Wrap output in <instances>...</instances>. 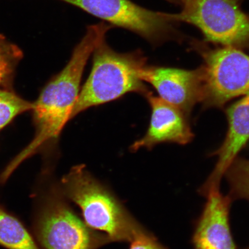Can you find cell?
Here are the masks:
<instances>
[{"mask_svg":"<svg viewBox=\"0 0 249 249\" xmlns=\"http://www.w3.org/2000/svg\"><path fill=\"white\" fill-rule=\"evenodd\" d=\"M145 97L151 108L150 124L144 136L130 147L133 151L142 148H151L162 142L184 145L191 141L194 134L184 113L150 92Z\"/></svg>","mask_w":249,"mask_h":249,"instance_id":"obj_10","label":"cell"},{"mask_svg":"<svg viewBox=\"0 0 249 249\" xmlns=\"http://www.w3.org/2000/svg\"><path fill=\"white\" fill-rule=\"evenodd\" d=\"M33 231L42 249H98L111 242L77 215L58 185L39 196Z\"/></svg>","mask_w":249,"mask_h":249,"instance_id":"obj_4","label":"cell"},{"mask_svg":"<svg viewBox=\"0 0 249 249\" xmlns=\"http://www.w3.org/2000/svg\"><path fill=\"white\" fill-rule=\"evenodd\" d=\"M178 5L179 13L169 19L194 25L211 42L226 46L249 45V15L234 0H167Z\"/></svg>","mask_w":249,"mask_h":249,"instance_id":"obj_5","label":"cell"},{"mask_svg":"<svg viewBox=\"0 0 249 249\" xmlns=\"http://www.w3.org/2000/svg\"><path fill=\"white\" fill-rule=\"evenodd\" d=\"M0 246L7 249H42L22 222L1 204Z\"/></svg>","mask_w":249,"mask_h":249,"instance_id":"obj_12","label":"cell"},{"mask_svg":"<svg viewBox=\"0 0 249 249\" xmlns=\"http://www.w3.org/2000/svg\"><path fill=\"white\" fill-rule=\"evenodd\" d=\"M140 76L143 82L157 90L161 99L183 113L188 114L197 103L202 102L200 68L189 71L145 65Z\"/></svg>","mask_w":249,"mask_h":249,"instance_id":"obj_9","label":"cell"},{"mask_svg":"<svg viewBox=\"0 0 249 249\" xmlns=\"http://www.w3.org/2000/svg\"><path fill=\"white\" fill-rule=\"evenodd\" d=\"M249 249V247L248 248H247V249Z\"/></svg>","mask_w":249,"mask_h":249,"instance_id":"obj_17","label":"cell"},{"mask_svg":"<svg viewBox=\"0 0 249 249\" xmlns=\"http://www.w3.org/2000/svg\"><path fill=\"white\" fill-rule=\"evenodd\" d=\"M229 130L223 144L215 152L218 159L208 184L220 185V180L239 152L249 140V93L227 110Z\"/></svg>","mask_w":249,"mask_h":249,"instance_id":"obj_11","label":"cell"},{"mask_svg":"<svg viewBox=\"0 0 249 249\" xmlns=\"http://www.w3.org/2000/svg\"><path fill=\"white\" fill-rule=\"evenodd\" d=\"M58 186L65 198L80 207L87 225L111 242H130L144 229L83 165L73 167Z\"/></svg>","mask_w":249,"mask_h":249,"instance_id":"obj_2","label":"cell"},{"mask_svg":"<svg viewBox=\"0 0 249 249\" xmlns=\"http://www.w3.org/2000/svg\"><path fill=\"white\" fill-rule=\"evenodd\" d=\"M130 244L129 249H167L145 229L138 233Z\"/></svg>","mask_w":249,"mask_h":249,"instance_id":"obj_16","label":"cell"},{"mask_svg":"<svg viewBox=\"0 0 249 249\" xmlns=\"http://www.w3.org/2000/svg\"><path fill=\"white\" fill-rule=\"evenodd\" d=\"M107 21L114 27L132 31L152 44L166 39L173 23L167 14L140 7L130 0H60Z\"/></svg>","mask_w":249,"mask_h":249,"instance_id":"obj_7","label":"cell"},{"mask_svg":"<svg viewBox=\"0 0 249 249\" xmlns=\"http://www.w3.org/2000/svg\"><path fill=\"white\" fill-rule=\"evenodd\" d=\"M113 27L105 21L87 27L85 36L74 48L66 66L43 87L31 110L35 136L2 171L0 174L2 179L7 180L23 161L58 139L65 124L71 120L87 62Z\"/></svg>","mask_w":249,"mask_h":249,"instance_id":"obj_1","label":"cell"},{"mask_svg":"<svg viewBox=\"0 0 249 249\" xmlns=\"http://www.w3.org/2000/svg\"><path fill=\"white\" fill-rule=\"evenodd\" d=\"M200 192L207 202L193 236L194 249H236L230 225L231 197L221 194L219 185H203Z\"/></svg>","mask_w":249,"mask_h":249,"instance_id":"obj_8","label":"cell"},{"mask_svg":"<svg viewBox=\"0 0 249 249\" xmlns=\"http://www.w3.org/2000/svg\"><path fill=\"white\" fill-rule=\"evenodd\" d=\"M21 55L19 49L0 36V88L11 89L15 68Z\"/></svg>","mask_w":249,"mask_h":249,"instance_id":"obj_15","label":"cell"},{"mask_svg":"<svg viewBox=\"0 0 249 249\" xmlns=\"http://www.w3.org/2000/svg\"><path fill=\"white\" fill-rule=\"evenodd\" d=\"M200 67L202 102L205 107H223L227 102L249 93V55L225 46L204 55Z\"/></svg>","mask_w":249,"mask_h":249,"instance_id":"obj_6","label":"cell"},{"mask_svg":"<svg viewBox=\"0 0 249 249\" xmlns=\"http://www.w3.org/2000/svg\"><path fill=\"white\" fill-rule=\"evenodd\" d=\"M33 105L11 89L0 88V132L16 117L32 110Z\"/></svg>","mask_w":249,"mask_h":249,"instance_id":"obj_14","label":"cell"},{"mask_svg":"<svg viewBox=\"0 0 249 249\" xmlns=\"http://www.w3.org/2000/svg\"><path fill=\"white\" fill-rule=\"evenodd\" d=\"M145 65L141 52L121 53L103 40L93 52L91 73L80 91L71 119L87 109L116 100L128 93L147 95L150 92L140 76Z\"/></svg>","mask_w":249,"mask_h":249,"instance_id":"obj_3","label":"cell"},{"mask_svg":"<svg viewBox=\"0 0 249 249\" xmlns=\"http://www.w3.org/2000/svg\"><path fill=\"white\" fill-rule=\"evenodd\" d=\"M225 175L230 186L229 196L231 200L249 201V160L235 159Z\"/></svg>","mask_w":249,"mask_h":249,"instance_id":"obj_13","label":"cell"}]
</instances>
